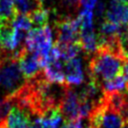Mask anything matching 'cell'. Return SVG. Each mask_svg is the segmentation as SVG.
<instances>
[{"label": "cell", "mask_w": 128, "mask_h": 128, "mask_svg": "<svg viewBox=\"0 0 128 128\" xmlns=\"http://www.w3.org/2000/svg\"><path fill=\"white\" fill-rule=\"evenodd\" d=\"M20 70L26 80H30L38 76L43 68L40 63V57L33 52L27 50L25 47L20 49L16 56Z\"/></svg>", "instance_id": "5b68a950"}, {"label": "cell", "mask_w": 128, "mask_h": 128, "mask_svg": "<svg viewBox=\"0 0 128 128\" xmlns=\"http://www.w3.org/2000/svg\"><path fill=\"white\" fill-rule=\"evenodd\" d=\"M0 128H5V126H4V124H3V120L0 122Z\"/></svg>", "instance_id": "f1b7e54d"}, {"label": "cell", "mask_w": 128, "mask_h": 128, "mask_svg": "<svg viewBox=\"0 0 128 128\" xmlns=\"http://www.w3.org/2000/svg\"><path fill=\"white\" fill-rule=\"evenodd\" d=\"M123 61L119 54L109 49H97L89 61L90 79L102 85L104 81L120 74Z\"/></svg>", "instance_id": "6da1fadb"}, {"label": "cell", "mask_w": 128, "mask_h": 128, "mask_svg": "<svg viewBox=\"0 0 128 128\" xmlns=\"http://www.w3.org/2000/svg\"><path fill=\"white\" fill-rule=\"evenodd\" d=\"M62 116L60 107H54L44 112L40 119L47 128H58L62 121Z\"/></svg>", "instance_id": "7c38bea8"}, {"label": "cell", "mask_w": 128, "mask_h": 128, "mask_svg": "<svg viewBox=\"0 0 128 128\" xmlns=\"http://www.w3.org/2000/svg\"><path fill=\"white\" fill-rule=\"evenodd\" d=\"M66 85H80L84 81V73L82 69V61L80 58H73L66 61L64 67Z\"/></svg>", "instance_id": "9c48e42d"}, {"label": "cell", "mask_w": 128, "mask_h": 128, "mask_svg": "<svg viewBox=\"0 0 128 128\" xmlns=\"http://www.w3.org/2000/svg\"><path fill=\"white\" fill-rule=\"evenodd\" d=\"M25 82L26 79L20 70L17 58L15 56L3 58L0 67V88L9 95L21 88Z\"/></svg>", "instance_id": "7a4b0ae2"}, {"label": "cell", "mask_w": 128, "mask_h": 128, "mask_svg": "<svg viewBox=\"0 0 128 128\" xmlns=\"http://www.w3.org/2000/svg\"><path fill=\"white\" fill-rule=\"evenodd\" d=\"M29 128H47V127L42 123L40 117H35L33 122L30 124Z\"/></svg>", "instance_id": "4316f807"}, {"label": "cell", "mask_w": 128, "mask_h": 128, "mask_svg": "<svg viewBox=\"0 0 128 128\" xmlns=\"http://www.w3.org/2000/svg\"><path fill=\"white\" fill-rule=\"evenodd\" d=\"M3 53H2V51L0 50V67H1V64H2V60H3Z\"/></svg>", "instance_id": "83f0119b"}, {"label": "cell", "mask_w": 128, "mask_h": 128, "mask_svg": "<svg viewBox=\"0 0 128 128\" xmlns=\"http://www.w3.org/2000/svg\"><path fill=\"white\" fill-rule=\"evenodd\" d=\"M41 1H42V0H41Z\"/></svg>", "instance_id": "836d02e7"}, {"label": "cell", "mask_w": 128, "mask_h": 128, "mask_svg": "<svg viewBox=\"0 0 128 128\" xmlns=\"http://www.w3.org/2000/svg\"><path fill=\"white\" fill-rule=\"evenodd\" d=\"M57 46L60 49L61 58L64 61H69V60L77 57V55L82 50L79 42H73V43H68V44H63V45H57Z\"/></svg>", "instance_id": "2e32d148"}, {"label": "cell", "mask_w": 128, "mask_h": 128, "mask_svg": "<svg viewBox=\"0 0 128 128\" xmlns=\"http://www.w3.org/2000/svg\"><path fill=\"white\" fill-rule=\"evenodd\" d=\"M62 5L69 11H77L80 6V0H62Z\"/></svg>", "instance_id": "7402d4cb"}, {"label": "cell", "mask_w": 128, "mask_h": 128, "mask_svg": "<svg viewBox=\"0 0 128 128\" xmlns=\"http://www.w3.org/2000/svg\"><path fill=\"white\" fill-rule=\"evenodd\" d=\"M11 24L15 29L23 31V32H26V33H28L31 30L32 26H33L28 15L18 14V13H17L16 17L14 18V20L11 22Z\"/></svg>", "instance_id": "d6986e66"}, {"label": "cell", "mask_w": 128, "mask_h": 128, "mask_svg": "<svg viewBox=\"0 0 128 128\" xmlns=\"http://www.w3.org/2000/svg\"><path fill=\"white\" fill-rule=\"evenodd\" d=\"M116 1H121V2H128V0H116Z\"/></svg>", "instance_id": "4dcf8cb0"}, {"label": "cell", "mask_w": 128, "mask_h": 128, "mask_svg": "<svg viewBox=\"0 0 128 128\" xmlns=\"http://www.w3.org/2000/svg\"><path fill=\"white\" fill-rule=\"evenodd\" d=\"M14 6L18 14L29 15L36 9L42 7L41 0H13Z\"/></svg>", "instance_id": "5bb4252c"}, {"label": "cell", "mask_w": 128, "mask_h": 128, "mask_svg": "<svg viewBox=\"0 0 128 128\" xmlns=\"http://www.w3.org/2000/svg\"><path fill=\"white\" fill-rule=\"evenodd\" d=\"M17 15L13 0H0V22L11 23Z\"/></svg>", "instance_id": "4fadbf2b"}, {"label": "cell", "mask_w": 128, "mask_h": 128, "mask_svg": "<svg viewBox=\"0 0 128 128\" xmlns=\"http://www.w3.org/2000/svg\"><path fill=\"white\" fill-rule=\"evenodd\" d=\"M1 102H2V100H1V99H0V104H1Z\"/></svg>", "instance_id": "d6a6232c"}, {"label": "cell", "mask_w": 128, "mask_h": 128, "mask_svg": "<svg viewBox=\"0 0 128 128\" xmlns=\"http://www.w3.org/2000/svg\"><path fill=\"white\" fill-rule=\"evenodd\" d=\"M86 128H93V127H91V126H89V125H88V126H87Z\"/></svg>", "instance_id": "1f68e13d"}, {"label": "cell", "mask_w": 128, "mask_h": 128, "mask_svg": "<svg viewBox=\"0 0 128 128\" xmlns=\"http://www.w3.org/2000/svg\"><path fill=\"white\" fill-rule=\"evenodd\" d=\"M122 128H128V123H124L123 126H122Z\"/></svg>", "instance_id": "f546056e"}, {"label": "cell", "mask_w": 128, "mask_h": 128, "mask_svg": "<svg viewBox=\"0 0 128 128\" xmlns=\"http://www.w3.org/2000/svg\"><path fill=\"white\" fill-rule=\"evenodd\" d=\"M56 26V45H63L78 42L80 26L77 18L70 16L62 17L55 22Z\"/></svg>", "instance_id": "277c9868"}, {"label": "cell", "mask_w": 128, "mask_h": 128, "mask_svg": "<svg viewBox=\"0 0 128 128\" xmlns=\"http://www.w3.org/2000/svg\"><path fill=\"white\" fill-rule=\"evenodd\" d=\"M121 75L126 81V89H128V60H125V62L122 64L121 68Z\"/></svg>", "instance_id": "cb8c5ba5"}, {"label": "cell", "mask_w": 128, "mask_h": 128, "mask_svg": "<svg viewBox=\"0 0 128 128\" xmlns=\"http://www.w3.org/2000/svg\"><path fill=\"white\" fill-rule=\"evenodd\" d=\"M31 115L19 108L16 105H12L7 116L3 120L5 128H29L31 121Z\"/></svg>", "instance_id": "52a82bcc"}, {"label": "cell", "mask_w": 128, "mask_h": 128, "mask_svg": "<svg viewBox=\"0 0 128 128\" xmlns=\"http://www.w3.org/2000/svg\"><path fill=\"white\" fill-rule=\"evenodd\" d=\"M80 105H81V101H80L79 95L74 90L69 88V86H67L64 97L60 105V109H61L62 115L65 117V121L81 119Z\"/></svg>", "instance_id": "8992f818"}, {"label": "cell", "mask_w": 128, "mask_h": 128, "mask_svg": "<svg viewBox=\"0 0 128 128\" xmlns=\"http://www.w3.org/2000/svg\"><path fill=\"white\" fill-rule=\"evenodd\" d=\"M120 114L124 119V123H128V89L123 93V104L120 110Z\"/></svg>", "instance_id": "44dd1931"}, {"label": "cell", "mask_w": 128, "mask_h": 128, "mask_svg": "<svg viewBox=\"0 0 128 128\" xmlns=\"http://www.w3.org/2000/svg\"><path fill=\"white\" fill-rule=\"evenodd\" d=\"M61 128H82V119L65 121L64 125Z\"/></svg>", "instance_id": "603a6c76"}, {"label": "cell", "mask_w": 128, "mask_h": 128, "mask_svg": "<svg viewBox=\"0 0 128 128\" xmlns=\"http://www.w3.org/2000/svg\"><path fill=\"white\" fill-rule=\"evenodd\" d=\"M94 9H95V11H94L93 13H95L98 17H100V16H102V15H103V13L105 12V5H104V3H103V2L96 3V5H95Z\"/></svg>", "instance_id": "484cf974"}, {"label": "cell", "mask_w": 128, "mask_h": 128, "mask_svg": "<svg viewBox=\"0 0 128 128\" xmlns=\"http://www.w3.org/2000/svg\"><path fill=\"white\" fill-rule=\"evenodd\" d=\"M81 49L87 54H93L97 49V35L93 29L80 30L79 40H78Z\"/></svg>", "instance_id": "8fae6325"}, {"label": "cell", "mask_w": 128, "mask_h": 128, "mask_svg": "<svg viewBox=\"0 0 128 128\" xmlns=\"http://www.w3.org/2000/svg\"><path fill=\"white\" fill-rule=\"evenodd\" d=\"M119 54L123 60H128V25L122 29L118 35Z\"/></svg>", "instance_id": "ffe728a7"}, {"label": "cell", "mask_w": 128, "mask_h": 128, "mask_svg": "<svg viewBox=\"0 0 128 128\" xmlns=\"http://www.w3.org/2000/svg\"><path fill=\"white\" fill-rule=\"evenodd\" d=\"M97 3V0H80V5H82L86 9L93 10L95 5Z\"/></svg>", "instance_id": "d4e9b609"}, {"label": "cell", "mask_w": 128, "mask_h": 128, "mask_svg": "<svg viewBox=\"0 0 128 128\" xmlns=\"http://www.w3.org/2000/svg\"><path fill=\"white\" fill-rule=\"evenodd\" d=\"M102 89H103V93L115 92V91L123 92L126 90V81L122 75L118 74L112 79L104 81L102 83Z\"/></svg>", "instance_id": "9a60e30c"}, {"label": "cell", "mask_w": 128, "mask_h": 128, "mask_svg": "<svg viewBox=\"0 0 128 128\" xmlns=\"http://www.w3.org/2000/svg\"><path fill=\"white\" fill-rule=\"evenodd\" d=\"M106 19L120 26L128 25V2L112 0L106 10Z\"/></svg>", "instance_id": "ba28073f"}, {"label": "cell", "mask_w": 128, "mask_h": 128, "mask_svg": "<svg viewBox=\"0 0 128 128\" xmlns=\"http://www.w3.org/2000/svg\"><path fill=\"white\" fill-rule=\"evenodd\" d=\"M49 15H50L49 10L41 7L30 13L28 16L32 22V25H34L35 27H42L47 25V22L49 20Z\"/></svg>", "instance_id": "e0dca14e"}, {"label": "cell", "mask_w": 128, "mask_h": 128, "mask_svg": "<svg viewBox=\"0 0 128 128\" xmlns=\"http://www.w3.org/2000/svg\"><path fill=\"white\" fill-rule=\"evenodd\" d=\"M44 77L51 83L56 84H65V73L63 64L58 60L52 63L47 64L43 70Z\"/></svg>", "instance_id": "30bf717a"}, {"label": "cell", "mask_w": 128, "mask_h": 128, "mask_svg": "<svg viewBox=\"0 0 128 128\" xmlns=\"http://www.w3.org/2000/svg\"><path fill=\"white\" fill-rule=\"evenodd\" d=\"M93 10L84 8L79 15L77 16V20L79 22L80 30H87V29H93Z\"/></svg>", "instance_id": "ac0fdd59"}, {"label": "cell", "mask_w": 128, "mask_h": 128, "mask_svg": "<svg viewBox=\"0 0 128 128\" xmlns=\"http://www.w3.org/2000/svg\"><path fill=\"white\" fill-rule=\"evenodd\" d=\"M52 31L48 25L31 29L25 38V48L40 58L44 57L52 47Z\"/></svg>", "instance_id": "3957f363"}]
</instances>
